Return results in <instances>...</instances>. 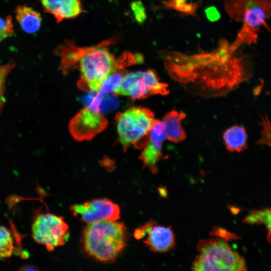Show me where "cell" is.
<instances>
[{"instance_id":"obj_4","label":"cell","mask_w":271,"mask_h":271,"mask_svg":"<svg viewBox=\"0 0 271 271\" xmlns=\"http://www.w3.org/2000/svg\"><path fill=\"white\" fill-rule=\"evenodd\" d=\"M79 60L81 78L94 92H97L104 80L118 68L114 56L103 47L85 50Z\"/></svg>"},{"instance_id":"obj_6","label":"cell","mask_w":271,"mask_h":271,"mask_svg":"<svg viewBox=\"0 0 271 271\" xmlns=\"http://www.w3.org/2000/svg\"><path fill=\"white\" fill-rule=\"evenodd\" d=\"M32 235L38 243L48 251L63 246L70 236L68 225L64 218L50 213H41L33 220Z\"/></svg>"},{"instance_id":"obj_2","label":"cell","mask_w":271,"mask_h":271,"mask_svg":"<svg viewBox=\"0 0 271 271\" xmlns=\"http://www.w3.org/2000/svg\"><path fill=\"white\" fill-rule=\"evenodd\" d=\"M199 253L193 262L191 269L197 271H244V259L222 238L200 240L197 244Z\"/></svg>"},{"instance_id":"obj_1","label":"cell","mask_w":271,"mask_h":271,"mask_svg":"<svg viewBox=\"0 0 271 271\" xmlns=\"http://www.w3.org/2000/svg\"><path fill=\"white\" fill-rule=\"evenodd\" d=\"M127 231L123 223L103 220L87 223L82 235L85 252L101 262L115 260L126 245Z\"/></svg>"},{"instance_id":"obj_5","label":"cell","mask_w":271,"mask_h":271,"mask_svg":"<svg viewBox=\"0 0 271 271\" xmlns=\"http://www.w3.org/2000/svg\"><path fill=\"white\" fill-rule=\"evenodd\" d=\"M234 6L236 18L243 22L237 44L255 41L257 31L271 16V0H234Z\"/></svg>"},{"instance_id":"obj_10","label":"cell","mask_w":271,"mask_h":271,"mask_svg":"<svg viewBox=\"0 0 271 271\" xmlns=\"http://www.w3.org/2000/svg\"><path fill=\"white\" fill-rule=\"evenodd\" d=\"M165 139L164 123L163 121L156 119L150 131L148 141L140 156L144 168L149 169L153 174H156L158 171L157 164L162 156Z\"/></svg>"},{"instance_id":"obj_19","label":"cell","mask_w":271,"mask_h":271,"mask_svg":"<svg viewBox=\"0 0 271 271\" xmlns=\"http://www.w3.org/2000/svg\"><path fill=\"white\" fill-rule=\"evenodd\" d=\"M261 121L258 124L261 126V137L256 142V144L259 146L266 145L271 148V122L265 113V116H260Z\"/></svg>"},{"instance_id":"obj_24","label":"cell","mask_w":271,"mask_h":271,"mask_svg":"<svg viewBox=\"0 0 271 271\" xmlns=\"http://www.w3.org/2000/svg\"><path fill=\"white\" fill-rule=\"evenodd\" d=\"M260 83L259 85L255 86L252 90V93L255 96H259L262 91L263 86L264 85V82L263 79H259Z\"/></svg>"},{"instance_id":"obj_13","label":"cell","mask_w":271,"mask_h":271,"mask_svg":"<svg viewBox=\"0 0 271 271\" xmlns=\"http://www.w3.org/2000/svg\"><path fill=\"white\" fill-rule=\"evenodd\" d=\"M185 114L176 110L167 113L163 117L166 138L170 142L179 143L185 140L186 133L182 125Z\"/></svg>"},{"instance_id":"obj_23","label":"cell","mask_w":271,"mask_h":271,"mask_svg":"<svg viewBox=\"0 0 271 271\" xmlns=\"http://www.w3.org/2000/svg\"><path fill=\"white\" fill-rule=\"evenodd\" d=\"M132 10H133L136 18L139 22H142L145 19V10L141 3L139 2L133 3L131 5Z\"/></svg>"},{"instance_id":"obj_9","label":"cell","mask_w":271,"mask_h":271,"mask_svg":"<svg viewBox=\"0 0 271 271\" xmlns=\"http://www.w3.org/2000/svg\"><path fill=\"white\" fill-rule=\"evenodd\" d=\"M74 215L79 217L87 223L103 220L116 221L120 217V209L118 205L106 199H95L70 207Z\"/></svg>"},{"instance_id":"obj_14","label":"cell","mask_w":271,"mask_h":271,"mask_svg":"<svg viewBox=\"0 0 271 271\" xmlns=\"http://www.w3.org/2000/svg\"><path fill=\"white\" fill-rule=\"evenodd\" d=\"M223 139L227 150L239 153L247 148L248 135L245 127L234 125L224 132Z\"/></svg>"},{"instance_id":"obj_15","label":"cell","mask_w":271,"mask_h":271,"mask_svg":"<svg viewBox=\"0 0 271 271\" xmlns=\"http://www.w3.org/2000/svg\"><path fill=\"white\" fill-rule=\"evenodd\" d=\"M16 18L25 32L34 34L40 29L42 22L40 14L31 7L19 6L15 10Z\"/></svg>"},{"instance_id":"obj_11","label":"cell","mask_w":271,"mask_h":271,"mask_svg":"<svg viewBox=\"0 0 271 271\" xmlns=\"http://www.w3.org/2000/svg\"><path fill=\"white\" fill-rule=\"evenodd\" d=\"M143 242L156 252H166L175 246V237L171 226H154L149 230Z\"/></svg>"},{"instance_id":"obj_20","label":"cell","mask_w":271,"mask_h":271,"mask_svg":"<svg viewBox=\"0 0 271 271\" xmlns=\"http://www.w3.org/2000/svg\"><path fill=\"white\" fill-rule=\"evenodd\" d=\"M15 65V63L12 61L0 65V112L5 102V94L7 77Z\"/></svg>"},{"instance_id":"obj_25","label":"cell","mask_w":271,"mask_h":271,"mask_svg":"<svg viewBox=\"0 0 271 271\" xmlns=\"http://www.w3.org/2000/svg\"><path fill=\"white\" fill-rule=\"evenodd\" d=\"M19 270L22 271H29V270H39V269L36 266L33 265L27 264L22 266Z\"/></svg>"},{"instance_id":"obj_22","label":"cell","mask_w":271,"mask_h":271,"mask_svg":"<svg viewBox=\"0 0 271 271\" xmlns=\"http://www.w3.org/2000/svg\"><path fill=\"white\" fill-rule=\"evenodd\" d=\"M212 235L219 237L226 241L232 239H237L238 236L229 231L224 228L216 227L213 228V231L210 233Z\"/></svg>"},{"instance_id":"obj_18","label":"cell","mask_w":271,"mask_h":271,"mask_svg":"<svg viewBox=\"0 0 271 271\" xmlns=\"http://www.w3.org/2000/svg\"><path fill=\"white\" fill-rule=\"evenodd\" d=\"M14 248L11 230L5 226L0 225V258H6L11 256Z\"/></svg>"},{"instance_id":"obj_12","label":"cell","mask_w":271,"mask_h":271,"mask_svg":"<svg viewBox=\"0 0 271 271\" xmlns=\"http://www.w3.org/2000/svg\"><path fill=\"white\" fill-rule=\"evenodd\" d=\"M44 11L54 16L57 22L77 17L82 12L79 0H40Z\"/></svg>"},{"instance_id":"obj_26","label":"cell","mask_w":271,"mask_h":271,"mask_svg":"<svg viewBox=\"0 0 271 271\" xmlns=\"http://www.w3.org/2000/svg\"><path fill=\"white\" fill-rule=\"evenodd\" d=\"M159 192L161 196L163 197H166L167 193V190H165V188H160L159 189Z\"/></svg>"},{"instance_id":"obj_8","label":"cell","mask_w":271,"mask_h":271,"mask_svg":"<svg viewBox=\"0 0 271 271\" xmlns=\"http://www.w3.org/2000/svg\"><path fill=\"white\" fill-rule=\"evenodd\" d=\"M107 124V120L100 110L87 106L72 119L69 130L76 140H88L104 129Z\"/></svg>"},{"instance_id":"obj_17","label":"cell","mask_w":271,"mask_h":271,"mask_svg":"<svg viewBox=\"0 0 271 271\" xmlns=\"http://www.w3.org/2000/svg\"><path fill=\"white\" fill-rule=\"evenodd\" d=\"M243 222L252 224H264L267 229V240L271 243V208L253 210L244 219Z\"/></svg>"},{"instance_id":"obj_3","label":"cell","mask_w":271,"mask_h":271,"mask_svg":"<svg viewBox=\"0 0 271 271\" xmlns=\"http://www.w3.org/2000/svg\"><path fill=\"white\" fill-rule=\"evenodd\" d=\"M154 113L142 106H133L120 113L117 117V131L125 149L144 142L147 144L149 133L155 121Z\"/></svg>"},{"instance_id":"obj_21","label":"cell","mask_w":271,"mask_h":271,"mask_svg":"<svg viewBox=\"0 0 271 271\" xmlns=\"http://www.w3.org/2000/svg\"><path fill=\"white\" fill-rule=\"evenodd\" d=\"M12 17L9 15L6 18L0 17V42L11 37L14 33Z\"/></svg>"},{"instance_id":"obj_7","label":"cell","mask_w":271,"mask_h":271,"mask_svg":"<svg viewBox=\"0 0 271 271\" xmlns=\"http://www.w3.org/2000/svg\"><path fill=\"white\" fill-rule=\"evenodd\" d=\"M168 87L153 70L138 71L125 74L117 94L141 99L154 94L167 95Z\"/></svg>"},{"instance_id":"obj_16","label":"cell","mask_w":271,"mask_h":271,"mask_svg":"<svg viewBox=\"0 0 271 271\" xmlns=\"http://www.w3.org/2000/svg\"><path fill=\"white\" fill-rule=\"evenodd\" d=\"M125 74L121 71L116 70L109 75L103 82L97 95L103 98L107 93L113 92L118 94L123 80Z\"/></svg>"}]
</instances>
